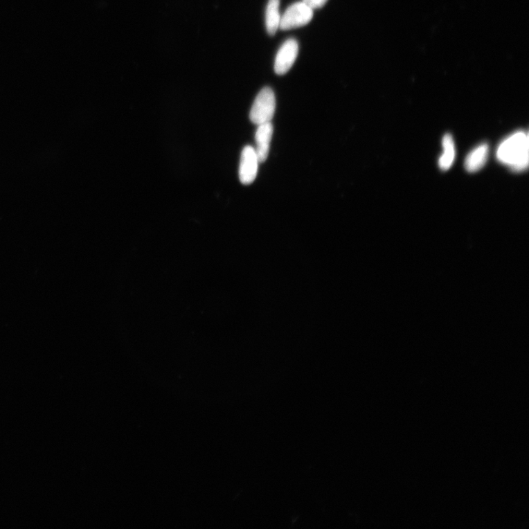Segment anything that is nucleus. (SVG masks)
Segmentation results:
<instances>
[{"mask_svg":"<svg viewBox=\"0 0 529 529\" xmlns=\"http://www.w3.org/2000/svg\"><path fill=\"white\" fill-rule=\"evenodd\" d=\"M280 5V0H269L266 14V26L267 32L270 35H274L280 29L281 20Z\"/></svg>","mask_w":529,"mask_h":529,"instance_id":"nucleus-8","label":"nucleus"},{"mask_svg":"<svg viewBox=\"0 0 529 529\" xmlns=\"http://www.w3.org/2000/svg\"><path fill=\"white\" fill-rule=\"evenodd\" d=\"M273 132L274 128L271 123L258 125L255 134V151L260 163H263L268 159Z\"/></svg>","mask_w":529,"mask_h":529,"instance_id":"nucleus-6","label":"nucleus"},{"mask_svg":"<svg viewBox=\"0 0 529 529\" xmlns=\"http://www.w3.org/2000/svg\"><path fill=\"white\" fill-rule=\"evenodd\" d=\"M298 53V44L294 39H287L280 47L276 55L274 71L276 74L283 75L291 69L296 62Z\"/></svg>","mask_w":529,"mask_h":529,"instance_id":"nucleus-5","label":"nucleus"},{"mask_svg":"<svg viewBox=\"0 0 529 529\" xmlns=\"http://www.w3.org/2000/svg\"><path fill=\"white\" fill-rule=\"evenodd\" d=\"M528 135L519 131L505 139L497 150V158L502 163L510 166L513 171L521 172L528 165Z\"/></svg>","mask_w":529,"mask_h":529,"instance_id":"nucleus-1","label":"nucleus"},{"mask_svg":"<svg viewBox=\"0 0 529 529\" xmlns=\"http://www.w3.org/2000/svg\"><path fill=\"white\" fill-rule=\"evenodd\" d=\"M443 153L439 159V166L442 171H447L451 167L455 159V145L450 134H446L442 138Z\"/></svg>","mask_w":529,"mask_h":529,"instance_id":"nucleus-9","label":"nucleus"},{"mask_svg":"<svg viewBox=\"0 0 529 529\" xmlns=\"http://www.w3.org/2000/svg\"><path fill=\"white\" fill-rule=\"evenodd\" d=\"M314 17V9L303 1L288 7L281 17L280 29L289 30L303 27Z\"/></svg>","mask_w":529,"mask_h":529,"instance_id":"nucleus-3","label":"nucleus"},{"mask_svg":"<svg viewBox=\"0 0 529 529\" xmlns=\"http://www.w3.org/2000/svg\"><path fill=\"white\" fill-rule=\"evenodd\" d=\"M259 159L254 147L246 146L244 148L239 168V178L244 185H250L257 177Z\"/></svg>","mask_w":529,"mask_h":529,"instance_id":"nucleus-4","label":"nucleus"},{"mask_svg":"<svg viewBox=\"0 0 529 529\" xmlns=\"http://www.w3.org/2000/svg\"><path fill=\"white\" fill-rule=\"evenodd\" d=\"M489 146L487 143L481 144L468 154L465 162L466 170L476 172L483 168L487 161Z\"/></svg>","mask_w":529,"mask_h":529,"instance_id":"nucleus-7","label":"nucleus"},{"mask_svg":"<svg viewBox=\"0 0 529 529\" xmlns=\"http://www.w3.org/2000/svg\"><path fill=\"white\" fill-rule=\"evenodd\" d=\"M303 1L314 10L325 6L328 0H303Z\"/></svg>","mask_w":529,"mask_h":529,"instance_id":"nucleus-10","label":"nucleus"},{"mask_svg":"<svg viewBox=\"0 0 529 529\" xmlns=\"http://www.w3.org/2000/svg\"><path fill=\"white\" fill-rule=\"evenodd\" d=\"M276 110V98L273 90L266 87L258 94L249 114L251 122L255 125L271 123Z\"/></svg>","mask_w":529,"mask_h":529,"instance_id":"nucleus-2","label":"nucleus"}]
</instances>
